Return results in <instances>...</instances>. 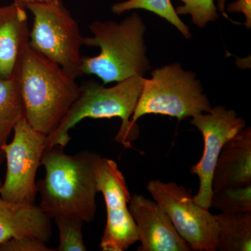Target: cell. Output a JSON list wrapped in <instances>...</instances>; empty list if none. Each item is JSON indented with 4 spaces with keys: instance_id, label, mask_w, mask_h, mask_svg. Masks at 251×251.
I'll return each instance as SVG.
<instances>
[{
    "instance_id": "6da1fadb",
    "label": "cell",
    "mask_w": 251,
    "mask_h": 251,
    "mask_svg": "<svg viewBox=\"0 0 251 251\" xmlns=\"http://www.w3.org/2000/svg\"><path fill=\"white\" fill-rule=\"evenodd\" d=\"M102 157L82 151L69 155L59 146L46 149L41 166L44 179L36 181L40 207L51 218L74 216L91 222L97 211V172Z\"/></svg>"
},
{
    "instance_id": "7a4b0ae2",
    "label": "cell",
    "mask_w": 251,
    "mask_h": 251,
    "mask_svg": "<svg viewBox=\"0 0 251 251\" xmlns=\"http://www.w3.org/2000/svg\"><path fill=\"white\" fill-rule=\"evenodd\" d=\"M13 77L22 99L24 117L33 128L46 135L57 128L80 94L75 79L29 44Z\"/></svg>"
},
{
    "instance_id": "3957f363",
    "label": "cell",
    "mask_w": 251,
    "mask_h": 251,
    "mask_svg": "<svg viewBox=\"0 0 251 251\" xmlns=\"http://www.w3.org/2000/svg\"><path fill=\"white\" fill-rule=\"evenodd\" d=\"M93 36L84 37V46L99 47L94 57L82 56V75H97L103 85L141 75L150 69L144 36L146 26L136 13L121 23L94 21L89 25Z\"/></svg>"
},
{
    "instance_id": "277c9868",
    "label": "cell",
    "mask_w": 251,
    "mask_h": 251,
    "mask_svg": "<svg viewBox=\"0 0 251 251\" xmlns=\"http://www.w3.org/2000/svg\"><path fill=\"white\" fill-rule=\"evenodd\" d=\"M144 79L141 75H133L110 87L94 80L82 82L78 97L57 128L48 135L46 149L65 148L71 140L69 130L84 119L113 117L122 120L115 140L126 148H131L132 142L139 135L138 126L131 119L143 90Z\"/></svg>"
},
{
    "instance_id": "5b68a950",
    "label": "cell",
    "mask_w": 251,
    "mask_h": 251,
    "mask_svg": "<svg viewBox=\"0 0 251 251\" xmlns=\"http://www.w3.org/2000/svg\"><path fill=\"white\" fill-rule=\"evenodd\" d=\"M201 81L194 73L182 69L179 63L158 68L150 79H144L143 90L132 117L137 122L145 115H168L179 121L210 111V102L203 94Z\"/></svg>"
},
{
    "instance_id": "8992f818",
    "label": "cell",
    "mask_w": 251,
    "mask_h": 251,
    "mask_svg": "<svg viewBox=\"0 0 251 251\" xmlns=\"http://www.w3.org/2000/svg\"><path fill=\"white\" fill-rule=\"evenodd\" d=\"M25 5L33 15L29 31L31 49L55 63L75 80L82 76L81 49L84 37L78 23L62 0Z\"/></svg>"
},
{
    "instance_id": "52a82bcc",
    "label": "cell",
    "mask_w": 251,
    "mask_h": 251,
    "mask_svg": "<svg viewBox=\"0 0 251 251\" xmlns=\"http://www.w3.org/2000/svg\"><path fill=\"white\" fill-rule=\"evenodd\" d=\"M14 138L1 145L6 172L0 195L6 201L35 204L38 194L36 176L47 148V136L37 131L23 117L15 125Z\"/></svg>"
},
{
    "instance_id": "ba28073f",
    "label": "cell",
    "mask_w": 251,
    "mask_h": 251,
    "mask_svg": "<svg viewBox=\"0 0 251 251\" xmlns=\"http://www.w3.org/2000/svg\"><path fill=\"white\" fill-rule=\"evenodd\" d=\"M147 189L153 201L166 211L175 229L192 251H216L215 215L195 202L187 189L175 182L161 180H151Z\"/></svg>"
},
{
    "instance_id": "9c48e42d",
    "label": "cell",
    "mask_w": 251,
    "mask_h": 251,
    "mask_svg": "<svg viewBox=\"0 0 251 251\" xmlns=\"http://www.w3.org/2000/svg\"><path fill=\"white\" fill-rule=\"evenodd\" d=\"M99 192L106 206V225L100 240L103 251H125L138 242L136 225L130 214V196L125 176L116 162L102 157L97 172Z\"/></svg>"
},
{
    "instance_id": "30bf717a",
    "label": "cell",
    "mask_w": 251,
    "mask_h": 251,
    "mask_svg": "<svg viewBox=\"0 0 251 251\" xmlns=\"http://www.w3.org/2000/svg\"><path fill=\"white\" fill-rule=\"evenodd\" d=\"M191 124L197 127L204 139L202 156L191 169V173L197 175L200 180L199 189L193 200L200 206L209 209L213 173L220 153L226 143L245 128L246 122L234 110L219 105L205 114L195 115Z\"/></svg>"
},
{
    "instance_id": "8fae6325",
    "label": "cell",
    "mask_w": 251,
    "mask_h": 251,
    "mask_svg": "<svg viewBox=\"0 0 251 251\" xmlns=\"http://www.w3.org/2000/svg\"><path fill=\"white\" fill-rule=\"evenodd\" d=\"M128 207L136 225L138 251H190L163 207L155 201L133 194Z\"/></svg>"
},
{
    "instance_id": "7c38bea8",
    "label": "cell",
    "mask_w": 251,
    "mask_h": 251,
    "mask_svg": "<svg viewBox=\"0 0 251 251\" xmlns=\"http://www.w3.org/2000/svg\"><path fill=\"white\" fill-rule=\"evenodd\" d=\"M25 5L14 2L0 6V79L13 77L20 57L29 44Z\"/></svg>"
},
{
    "instance_id": "4fadbf2b",
    "label": "cell",
    "mask_w": 251,
    "mask_h": 251,
    "mask_svg": "<svg viewBox=\"0 0 251 251\" xmlns=\"http://www.w3.org/2000/svg\"><path fill=\"white\" fill-rule=\"evenodd\" d=\"M50 219L40 206L11 202L0 195V244L24 236L47 243L52 236Z\"/></svg>"
},
{
    "instance_id": "5bb4252c",
    "label": "cell",
    "mask_w": 251,
    "mask_h": 251,
    "mask_svg": "<svg viewBox=\"0 0 251 251\" xmlns=\"http://www.w3.org/2000/svg\"><path fill=\"white\" fill-rule=\"evenodd\" d=\"M251 184V128H244L224 145L212 176L213 191Z\"/></svg>"
},
{
    "instance_id": "9a60e30c",
    "label": "cell",
    "mask_w": 251,
    "mask_h": 251,
    "mask_svg": "<svg viewBox=\"0 0 251 251\" xmlns=\"http://www.w3.org/2000/svg\"><path fill=\"white\" fill-rule=\"evenodd\" d=\"M218 226L216 251H251V212L215 215Z\"/></svg>"
},
{
    "instance_id": "2e32d148",
    "label": "cell",
    "mask_w": 251,
    "mask_h": 251,
    "mask_svg": "<svg viewBox=\"0 0 251 251\" xmlns=\"http://www.w3.org/2000/svg\"><path fill=\"white\" fill-rule=\"evenodd\" d=\"M23 117L22 99L14 77L0 79V145L7 143L15 125Z\"/></svg>"
},
{
    "instance_id": "e0dca14e",
    "label": "cell",
    "mask_w": 251,
    "mask_h": 251,
    "mask_svg": "<svg viewBox=\"0 0 251 251\" xmlns=\"http://www.w3.org/2000/svg\"><path fill=\"white\" fill-rule=\"evenodd\" d=\"M133 9L151 11L171 23L186 39H190L192 36L189 27L180 19L171 0H127L112 6V12L116 14H123Z\"/></svg>"
},
{
    "instance_id": "ac0fdd59",
    "label": "cell",
    "mask_w": 251,
    "mask_h": 251,
    "mask_svg": "<svg viewBox=\"0 0 251 251\" xmlns=\"http://www.w3.org/2000/svg\"><path fill=\"white\" fill-rule=\"evenodd\" d=\"M211 206L222 213L251 212V184L213 191Z\"/></svg>"
},
{
    "instance_id": "d6986e66",
    "label": "cell",
    "mask_w": 251,
    "mask_h": 251,
    "mask_svg": "<svg viewBox=\"0 0 251 251\" xmlns=\"http://www.w3.org/2000/svg\"><path fill=\"white\" fill-rule=\"evenodd\" d=\"M59 234L57 251H87L82 234L84 221L74 216H57L53 218Z\"/></svg>"
},
{
    "instance_id": "ffe728a7",
    "label": "cell",
    "mask_w": 251,
    "mask_h": 251,
    "mask_svg": "<svg viewBox=\"0 0 251 251\" xmlns=\"http://www.w3.org/2000/svg\"><path fill=\"white\" fill-rule=\"evenodd\" d=\"M184 2L175 9L176 14L191 15L192 21L199 27H205L206 24L218 18V13L214 0H180Z\"/></svg>"
},
{
    "instance_id": "44dd1931",
    "label": "cell",
    "mask_w": 251,
    "mask_h": 251,
    "mask_svg": "<svg viewBox=\"0 0 251 251\" xmlns=\"http://www.w3.org/2000/svg\"><path fill=\"white\" fill-rule=\"evenodd\" d=\"M46 242L35 237L12 238L0 244V251H54Z\"/></svg>"
},
{
    "instance_id": "7402d4cb",
    "label": "cell",
    "mask_w": 251,
    "mask_h": 251,
    "mask_svg": "<svg viewBox=\"0 0 251 251\" xmlns=\"http://www.w3.org/2000/svg\"><path fill=\"white\" fill-rule=\"evenodd\" d=\"M226 0H219V9L224 12ZM227 10L231 13H241L245 16L247 21L244 23L247 29L251 27V0H237L231 3L227 6Z\"/></svg>"
},
{
    "instance_id": "603a6c76",
    "label": "cell",
    "mask_w": 251,
    "mask_h": 251,
    "mask_svg": "<svg viewBox=\"0 0 251 251\" xmlns=\"http://www.w3.org/2000/svg\"><path fill=\"white\" fill-rule=\"evenodd\" d=\"M17 1H21L25 4H30V3L36 2H49V1H54V0H17Z\"/></svg>"
},
{
    "instance_id": "cb8c5ba5",
    "label": "cell",
    "mask_w": 251,
    "mask_h": 251,
    "mask_svg": "<svg viewBox=\"0 0 251 251\" xmlns=\"http://www.w3.org/2000/svg\"><path fill=\"white\" fill-rule=\"evenodd\" d=\"M5 160V156L4 151H3L2 149H1V145H0V166H1V163L4 162Z\"/></svg>"
}]
</instances>
